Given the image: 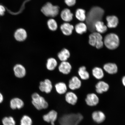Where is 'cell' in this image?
I'll return each instance as SVG.
<instances>
[{"label": "cell", "instance_id": "obj_30", "mask_svg": "<svg viewBox=\"0 0 125 125\" xmlns=\"http://www.w3.org/2000/svg\"><path fill=\"white\" fill-rule=\"evenodd\" d=\"M75 16L76 18L80 21H85L86 18L85 10L82 9H78L76 12Z\"/></svg>", "mask_w": 125, "mask_h": 125}, {"label": "cell", "instance_id": "obj_23", "mask_svg": "<svg viewBox=\"0 0 125 125\" xmlns=\"http://www.w3.org/2000/svg\"><path fill=\"white\" fill-rule=\"evenodd\" d=\"M107 21V26L109 28H115L118 23V20L115 16H108L106 18Z\"/></svg>", "mask_w": 125, "mask_h": 125}, {"label": "cell", "instance_id": "obj_29", "mask_svg": "<svg viewBox=\"0 0 125 125\" xmlns=\"http://www.w3.org/2000/svg\"><path fill=\"white\" fill-rule=\"evenodd\" d=\"M33 121L32 118L27 115H24L20 120V125H32Z\"/></svg>", "mask_w": 125, "mask_h": 125}, {"label": "cell", "instance_id": "obj_27", "mask_svg": "<svg viewBox=\"0 0 125 125\" xmlns=\"http://www.w3.org/2000/svg\"><path fill=\"white\" fill-rule=\"evenodd\" d=\"M92 73L94 77L98 80L102 79L104 76V70L100 67H95L92 70Z\"/></svg>", "mask_w": 125, "mask_h": 125}, {"label": "cell", "instance_id": "obj_21", "mask_svg": "<svg viewBox=\"0 0 125 125\" xmlns=\"http://www.w3.org/2000/svg\"><path fill=\"white\" fill-rule=\"evenodd\" d=\"M73 15L70 9H64L61 12V17L62 19L66 22H69L73 19Z\"/></svg>", "mask_w": 125, "mask_h": 125}, {"label": "cell", "instance_id": "obj_15", "mask_svg": "<svg viewBox=\"0 0 125 125\" xmlns=\"http://www.w3.org/2000/svg\"><path fill=\"white\" fill-rule=\"evenodd\" d=\"M14 37L17 41L22 42L26 40L27 37V34L26 31L22 28L17 29L15 31Z\"/></svg>", "mask_w": 125, "mask_h": 125}, {"label": "cell", "instance_id": "obj_26", "mask_svg": "<svg viewBox=\"0 0 125 125\" xmlns=\"http://www.w3.org/2000/svg\"><path fill=\"white\" fill-rule=\"evenodd\" d=\"M95 28L97 32L101 34L104 33L107 30V26L101 21H98L95 23Z\"/></svg>", "mask_w": 125, "mask_h": 125}, {"label": "cell", "instance_id": "obj_33", "mask_svg": "<svg viewBox=\"0 0 125 125\" xmlns=\"http://www.w3.org/2000/svg\"><path fill=\"white\" fill-rule=\"evenodd\" d=\"M65 2L69 7H72L75 4L76 0H65Z\"/></svg>", "mask_w": 125, "mask_h": 125}, {"label": "cell", "instance_id": "obj_17", "mask_svg": "<svg viewBox=\"0 0 125 125\" xmlns=\"http://www.w3.org/2000/svg\"><path fill=\"white\" fill-rule=\"evenodd\" d=\"M96 91L97 93L101 94L107 92L109 90V84L103 81L98 82L95 86Z\"/></svg>", "mask_w": 125, "mask_h": 125}, {"label": "cell", "instance_id": "obj_31", "mask_svg": "<svg viewBox=\"0 0 125 125\" xmlns=\"http://www.w3.org/2000/svg\"><path fill=\"white\" fill-rule=\"evenodd\" d=\"M2 122L3 125H16L15 120L12 116L4 117Z\"/></svg>", "mask_w": 125, "mask_h": 125}, {"label": "cell", "instance_id": "obj_16", "mask_svg": "<svg viewBox=\"0 0 125 125\" xmlns=\"http://www.w3.org/2000/svg\"><path fill=\"white\" fill-rule=\"evenodd\" d=\"M92 116L93 121L98 124L103 123L106 119L105 114L100 111L94 112L92 114Z\"/></svg>", "mask_w": 125, "mask_h": 125}, {"label": "cell", "instance_id": "obj_10", "mask_svg": "<svg viewBox=\"0 0 125 125\" xmlns=\"http://www.w3.org/2000/svg\"><path fill=\"white\" fill-rule=\"evenodd\" d=\"M85 101L87 105L90 107H93L97 105L99 103V99L96 94L91 93L87 95Z\"/></svg>", "mask_w": 125, "mask_h": 125}, {"label": "cell", "instance_id": "obj_6", "mask_svg": "<svg viewBox=\"0 0 125 125\" xmlns=\"http://www.w3.org/2000/svg\"><path fill=\"white\" fill-rule=\"evenodd\" d=\"M59 8L58 6H54L50 2L46 3L41 9V11L46 16L54 18L58 14Z\"/></svg>", "mask_w": 125, "mask_h": 125}, {"label": "cell", "instance_id": "obj_24", "mask_svg": "<svg viewBox=\"0 0 125 125\" xmlns=\"http://www.w3.org/2000/svg\"><path fill=\"white\" fill-rule=\"evenodd\" d=\"M57 65V61L54 58H50L47 60L46 67L47 69L49 71H52L54 70Z\"/></svg>", "mask_w": 125, "mask_h": 125}, {"label": "cell", "instance_id": "obj_36", "mask_svg": "<svg viewBox=\"0 0 125 125\" xmlns=\"http://www.w3.org/2000/svg\"><path fill=\"white\" fill-rule=\"evenodd\" d=\"M122 82L123 85L125 87V76H123L122 79Z\"/></svg>", "mask_w": 125, "mask_h": 125}, {"label": "cell", "instance_id": "obj_19", "mask_svg": "<svg viewBox=\"0 0 125 125\" xmlns=\"http://www.w3.org/2000/svg\"><path fill=\"white\" fill-rule=\"evenodd\" d=\"M54 89L56 93L60 95L65 94L68 91V86L63 82L57 83L54 85Z\"/></svg>", "mask_w": 125, "mask_h": 125}, {"label": "cell", "instance_id": "obj_11", "mask_svg": "<svg viewBox=\"0 0 125 125\" xmlns=\"http://www.w3.org/2000/svg\"><path fill=\"white\" fill-rule=\"evenodd\" d=\"M10 107L13 110H20L24 106V101L21 98L19 97H15L12 98L10 101Z\"/></svg>", "mask_w": 125, "mask_h": 125}, {"label": "cell", "instance_id": "obj_18", "mask_svg": "<svg viewBox=\"0 0 125 125\" xmlns=\"http://www.w3.org/2000/svg\"><path fill=\"white\" fill-rule=\"evenodd\" d=\"M104 70L106 73L110 74H113L118 72V67L116 64L112 62L106 63L103 66Z\"/></svg>", "mask_w": 125, "mask_h": 125}, {"label": "cell", "instance_id": "obj_2", "mask_svg": "<svg viewBox=\"0 0 125 125\" xmlns=\"http://www.w3.org/2000/svg\"><path fill=\"white\" fill-rule=\"evenodd\" d=\"M83 119L79 113H70L58 116L57 121L59 125H79Z\"/></svg>", "mask_w": 125, "mask_h": 125}, {"label": "cell", "instance_id": "obj_35", "mask_svg": "<svg viewBox=\"0 0 125 125\" xmlns=\"http://www.w3.org/2000/svg\"><path fill=\"white\" fill-rule=\"evenodd\" d=\"M4 97L2 94L0 93V104L3 102V101Z\"/></svg>", "mask_w": 125, "mask_h": 125}, {"label": "cell", "instance_id": "obj_28", "mask_svg": "<svg viewBox=\"0 0 125 125\" xmlns=\"http://www.w3.org/2000/svg\"><path fill=\"white\" fill-rule=\"evenodd\" d=\"M87 29L86 25L82 22L78 23L75 26V30L76 32L80 35L86 32Z\"/></svg>", "mask_w": 125, "mask_h": 125}, {"label": "cell", "instance_id": "obj_14", "mask_svg": "<svg viewBox=\"0 0 125 125\" xmlns=\"http://www.w3.org/2000/svg\"><path fill=\"white\" fill-rule=\"evenodd\" d=\"M58 69L60 72L65 75H67L71 72L72 69V65L69 62H62L59 64Z\"/></svg>", "mask_w": 125, "mask_h": 125}, {"label": "cell", "instance_id": "obj_5", "mask_svg": "<svg viewBox=\"0 0 125 125\" xmlns=\"http://www.w3.org/2000/svg\"><path fill=\"white\" fill-rule=\"evenodd\" d=\"M89 43L91 46L100 49L104 46V40L101 34L97 32H94L89 36Z\"/></svg>", "mask_w": 125, "mask_h": 125}, {"label": "cell", "instance_id": "obj_20", "mask_svg": "<svg viewBox=\"0 0 125 125\" xmlns=\"http://www.w3.org/2000/svg\"><path fill=\"white\" fill-rule=\"evenodd\" d=\"M61 31L64 35L67 36L71 35L73 33L74 27L68 22H65L61 25Z\"/></svg>", "mask_w": 125, "mask_h": 125}, {"label": "cell", "instance_id": "obj_32", "mask_svg": "<svg viewBox=\"0 0 125 125\" xmlns=\"http://www.w3.org/2000/svg\"><path fill=\"white\" fill-rule=\"evenodd\" d=\"M47 25L50 30L52 31L57 30L58 28V25L57 22L53 19H51L48 20Z\"/></svg>", "mask_w": 125, "mask_h": 125}, {"label": "cell", "instance_id": "obj_8", "mask_svg": "<svg viewBox=\"0 0 125 125\" xmlns=\"http://www.w3.org/2000/svg\"><path fill=\"white\" fill-rule=\"evenodd\" d=\"M42 118L46 122L50 123L51 125H55V122L58 118V114L56 111L52 109L43 115Z\"/></svg>", "mask_w": 125, "mask_h": 125}, {"label": "cell", "instance_id": "obj_25", "mask_svg": "<svg viewBox=\"0 0 125 125\" xmlns=\"http://www.w3.org/2000/svg\"><path fill=\"white\" fill-rule=\"evenodd\" d=\"M78 74L81 79L83 80H87L90 77L89 73L87 71L85 66H81L79 68Z\"/></svg>", "mask_w": 125, "mask_h": 125}, {"label": "cell", "instance_id": "obj_13", "mask_svg": "<svg viewBox=\"0 0 125 125\" xmlns=\"http://www.w3.org/2000/svg\"><path fill=\"white\" fill-rule=\"evenodd\" d=\"M82 85V82L80 79L77 76H74L69 82L68 87L70 90L74 91L80 88Z\"/></svg>", "mask_w": 125, "mask_h": 125}, {"label": "cell", "instance_id": "obj_4", "mask_svg": "<svg viewBox=\"0 0 125 125\" xmlns=\"http://www.w3.org/2000/svg\"><path fill=\"white\" fill-rule=\"evenodd\" d=\"M104 45L109 50L116 49L119 46V37L116 34L110 33L106 35L104 40Z\"/></svg>", "mask_w": 125, "mask_h": 125}, {"label": "cell", "instance_id": "obj_12", "mask_svg": "<svg viewBox=\"0 0 125 125\" xmlns=\"http://www.w3.org/2000/svg\"><path fill=\"white\" fill-rule=\"evenodd\" d=\"M13 70L15 75L17 78H23L26 74V68L21 64H18L15 65L13 67Z\"/></svg>", "mask_w": 125, "mask_h": 125}, {"label": "cell", "instance_id": "obj_3", "mask_svg": "<svg viewBox=\"0 0 125 125\" xmlns=\"http://www.w3.org/2000/svg\"><path fill=\"white\" fill-rule=\"evenodd\" d=\"M31 103L35 108L39 111L47 109L49 104L45 98L40 94L35 92L31 96Z\"/></svg>", "mask_w": 125, "mask_h": 125}, {"label": "cell", "instance_id": "obj_9", "mask_svg": "<svg viewBox=\"0 0 125 125\" xmlns=\"http://www.w3.org/2000/svg\"><path fill=\"white\" fill-rule=\"evenodd\" d=\"M65 99L66 102L70 105L74 106L77 104L78 97L76 94L72 91H68L65 94Z\"/></svg>", "mask_w": 125, "mask_h": 125}, {"label": "cell", "instance_id": "obj_7", "mask_svg": "<svg viewBox=\"0 0 125 125\" xmlns=\"http://www.w3.org/2000/svg\"><path fill=\"white\" fill-rule=\"evenodd\" d=\"M38 88L42 93L48 94L50 93L53 90L52 83L49 79H46L40 82Z\"/></svg>", "mask_w": 125, "mask_h": 125}, {"label": "cell", "instance_id": "obj_22", "mask_svg": "<svg viewBox=\"0 0 125 125\" xmlns=\"http://www.w3.org/2000/svg\"><path fill=\"white\" fill-rule=\"evenodd\" d=\"M70 51L66 48L62 49L58 54L57 57L61 62L66 61L70 58Z\"/></svg>", "mask_w": 125, "mask_h": 125}, {"label": "cell", "instance_id": "obj_1", "mask_svg": "<svg viewBox=\"0 0 125 125\" xmlns=\"http://www.w3.org/2000/svg\"><path fill=\"white\" fill-rule=\"evenodd\" d=\"M104 11L101 8L97 7L92 8L86 15V25L90 32H94L95 25L97 22L101 21Z\"/></svg>", "mask_w": 125, "mask_h": 125}, {"label": "cell", "instance_id": "obj_34", "mask_svg": "<svg viewBox=\"0 0 125 125\" xmlns=\"http://www.w3.org/2000/svg\"><path fill=\"white\" fill-rule=\"evenodd\" d=\"M5 11V9L4 6L0 5V16L3 15Z\"/></svg>", "mask_w": 125, "mask_h": 125}]
</instances>
